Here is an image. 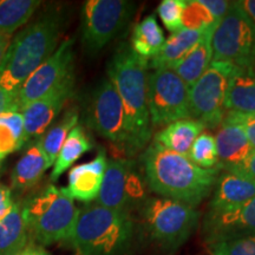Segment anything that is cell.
<instances>
[{"label":"cell","mask_w":255,"mask_h":255,"mask_svg":"<svg viewBox=\"0 0 255 255\" xmlns=\"http://www.w3.org/2000/svg\"><path fill=\"white\" fill-rule=\"evenodd\" d=\"M146 186L155 196L196 207L214 189L219 168L203 169L187 156L151 142L139 157Z\"/></svg>","instance_id":"1"},{"label":"cell","mask_w":255,"mask_h":255,"mask_svg":"<svg viewBox=\"0 0 255 255\" xmlns=\"http://www.w3.org/2000/svg\"><path fill=\"white\" fill-rule=\"evenodd\" d=\"M148 62L136 55L129 44H121L107 66V75L122 101L130 137L131 157L144 150L152 137L146 104Z\"/></svg>","instance_id":"2"},{"label":"cell","mask_w":255,"mask_h":255,"mask_svg":"<svg viewBox=\"0 0 255 255\" xmlns=\"http://www.w3.org/2000/svg\"><path fill=\"white\" fill-rule=\"evenodd\" d=\"M64 26L63 13L45 12L14 38L0 65V87L18 94L25 81L58 47Z\"/></svg>","instance_id":"3"},{"label":"cell","mask_w":255,"mask_h":255,"mask_svg":"<svg viewBox=\"0 0 255 255\" xmlns=\"http://www.w3.org/2000/svg\"><path fill=\"white\" fill-rule=\"evenodd\" d=\"M136 238L133 215L94 202L79 208L69 242L78 255H129Z\"/></svg>","instance_id":"4"},{"label":"cell","mask_w":255,"mask_h":255,"mask_svg":"<svg viewBox=\"0 0 255 255\" xmlns=\"http://www.w3.org/2000/svg\"><path fill=\"white\" fill-rule=\"evenodd\" d=\"M199 220L195 207L149 196L137 212V235L163 253H174L193 235Z\"/></svg>","instance_id":"5"},{"label":"cell","mask_w":255,"mask_h":255,"mask_svg":"<svg viewBox=\"0 0 255 255\" xmlns=\"http://www.w3.org/2000/svg\"><path fill=\"white\" fill-rule=\"evenodd\" d=\"M78 212L65 188L53 184L24 202L28 234L40 246L70 241Z\"/></svg>","instance_id":"6"},{"label":"cell","mask_w":255,"mask_h":255,"mask_svg":"<svg viewBox=\"0 0 255 255\" xmlns=\"http://www.w3.org/2000/svg\"><path fill=\"white\" fill-rule=\"evenodd\" d=\"M141 164L131 158H108L103 182L95 203L133 215L149 197Z\"/></svg>","instance_id":"7"},{"label":"cell","mask_w":255,"mask_h":255,"mask_svg":"<svg viewBox=\"0 0 255 255\" xmlns=\"http://www.w3.org/2000/svg\"><path fill=\"white\" fill-rule=\"evenodd\" d=\"M136 11L129 0H88L81 14L82 46L88 55H96L126 30Z\"/></svg>","instance_id":"8"},{"label":"cell","mask_w":255,"mask_h":255,"mask_svg":"<svg viewBox=\"0 0 255 255\" xmlns=\"http://www.w3.org/2000/svg\"><path fill=\"white\" fill-rule=\"evenodd\" d=\"M146 104L152 129L190 119L189 88L170 69L148 72Z\"/></svg>","instance_id":"9"},{"label":"cell","mask_w":255,"mask_h":255,"mask_svg":"<svg viewBox=\"0 0 255 255\" xmlns=\"http://www.w3.org/2000/svg\"><path fill=\"white\" fill-rule=\"evenodd\" d=\"M87 122L98 135L131 157L130 137L122 101L108 77L101 79L89 96Z\"/></svg>","instance_id":"10"},{"label":"cell","mask_w":255,"mask_h":255,"mask_svg":"<svg viewBox=\"0 0 255 255\" xmlns=\"http://www.w3.org/2000/svg\"><path fill=\"white\" fill-rule=\"evenodd\" d=\"M213 62L234 66L255 64V27L235 1L212 34Z\"/></svg>","instance_id":"11"},{"label":"cell","mask_w":255,"mask_h":255,"mask_svg":"<svg viewBox=\"0 0 255 255\" xmlns=\"http://www.w3.org/2000/svg\"><path fill=\"white\" fill-rule=\"evenodd\" d=\"M232 64L212 62L193 87L189 88L190 119L199 121L206 129H218L226 114L225 100Z\"/></svg>","instance_id":"12"},{"label":"cell","mask_w":255,"mask_h":255,"mask_svg":"<svg viewBox=\"0 0 255 255\" xmlns=\"http://www.w3.org/2000/svg\"><path fill=\"white\" fill-rule=\"evenodd\" d=\"M73 39L68 38L59 44L55 52L28 77L18 91L19 111L32 102L49 94L75 75Z\"/></svg>","instance_id":"13"},{"label":"cell","mask_w":255,"mask_h":255,"mask_svg":"<svg viewBox=\"0 0 255 255\" xmlns=\"http://www.w3.org/2000/svg\"><path fill=\"white\" fill-rule=\"evenodd\" d=\"M75 91V75L70 76L62 84L49 94L32 102L20 110L24 119L25 139L38 141L52 126L60 111L72 97Z\"/></svg>","instance_id":"14"},{"label":"cell","mask_w":255,"mask_h":255,"mask_svg":"<svg viewBox=\"0 0 255 255\" xmlns=\"http://www.w3.org/2000/svg\"><path fill=\"white\" fill-rule=\"evenodd\" d=\"M202 235L206 245L255 235V197L227 212H207L202 220Z\"/></svg>","instance_id":"15"},{"label":"cell","mask_w":255,"mask_h":255,"mask_svg":"<svg viewBox=\"0 0 255 255\" xmlns=\"http://www.w3.org/2000/svg\"><path fill=\"white\" fill-rule=\"evenodd\" d=\"M214 137L219 158L218 168L222 171L239 174L253 151L246 133L238 124L222 121Z\"/></svg>","instance_id":"16"},{"label":"cell","mask_w":255,"mask_h":255,"mask_svg":"<svg viewBox=\"0 0 255 255\" xmlns=\"http://www.w3.org/2000/svg\"><path fill=\"white\" fill-rule=\"evenodd\" d=\"M107 164V152L101 149L90 162L71 168L69 173V186L65 188L66 194L73 201H81L85 205L96 201L103 182Z\"/></svg>","instance_id":"17"},{"label":"cell","mask_w":255,"mask_h":255,"mask_svg":"<svg viewBox=\"0 0 255 255\" xmlns=\"http://www.w3.org/2000/svg\"><path fill=\"white\" fill-rule=\"evenodd\" d=\"M255 197V182L241 175L220 171L207 212H227Z\"/></svg>","instance_id":"18"},{"label":"cell","mask_w":255,"mask_h":255,"mask_svg":"<svg viewBox=\"0 0 255 255\" xmlns=\"http://www.w3.org/2000/svg\"><path fill=\"white\" fill-rule=\"evenodd\" d=\"M226 111L255 114V64L233 66L225 100Z\"/></svg>","instance_id":"19"},{"label":"cell","mask_w":255,"mask_h":255,"mask_svg":"<svg viewBox=\"0 0 255 255\" xmlns=\"http://www.w3.org/2000/svg\"><path fill=\"white\" fill-rule=\"evenodd\" d=\"M209 28L202 31L182 28L181 31L171 33L165 39L157 55L148 62V70L173 68L193 50V47L202 39Z\"/></svg>","instance_id":"20"},{"label":"cell","mask_w":255,"mask_h":255,"mask_svg":"<svg viewBox=\"0 0 255 255\" xmlns=\"http://www.w3.org/2000/svg\"><path fill=\"white\" fill-rule=\"evenodd\" d=\"M28 234L24 202H13L0 219V255H15L27 246Z\"/></svg>","instance_id":"21"},{"label":"cell","mask_w":255,"mask_h":255,"mask_svg":"<svg viewBox=\"0 0 255 255\" xmlns=\"http://www.w3.org/2000/svg\"><path fill=\"white\" fill-rule=\"evenodd\" d=\"M205 129L206 127L196 120H180L159 129L155 133L152 142L157 143L169 151L188 157L191 145Z\"/></svg>","instance_id":"22"},{"label":"cell","mask_w":255,"mask_h":255,"mask_svg":"<svg viewBox=\"0 0 255 255\" xmlns=\"http://www.w3.org/2000/svg\"><path fill=\"white\" fill-rule=\"evenodd\" d=\"M50 167H52V164L41 148L39 139L34 141L14 165L12 171V187L17 190L31 189L39 182Z\"/></svg>","instance_id":"23"},{"label":"cell","mask_w":255,"mask_h":255,"mask_svg":"<svg viewBox=\"0 0 255 255\" xmlns=\"http://www.w3.org/2000/svg\"><path fill=\"white\" fill-rule=\"evenodd\" d=\"M216 26L210 27L202 39L193 47V50L170 69L186 83L188 88L193 87L199 81L213 62L212 34Z\"/></svg>","instance_id":"24"},{"label":"cell","mask_w":255,"mask_h":255,"mask_svg":"<svg viewBox=\"0 0 255 255\" xmlns=\"http://www.w3.org/2000/svg\"><path fill=\"white\" fill-rule=\"evenodd\" d=\"M164 41V32L157 23L156 14H149L133 27L129 45L136 55L150 60L159 52Z\"/></svg>","instance_id":"25"},{"label":"cell","mask_w":255,"mask_h":255,"mask_svg":"<svg viewBox=\"0 0 255 255\" xmlns=\"http://www.w3.org/2000/svg\"><path fill=\"white\" fill-rule=\"evenodd\" d=\"M92 149V143L85 132L84 128L77 124L70 131L65 142L60 148L55 163L52 165L51 180L57 181L62 175L75 164V162L82 157L85 152Z\"/></svg>","instance_id":"26"},{"label":"cell","mask_w":255,"mask_h":255,"mask_svg":"<svg viewBox=\"0 0 255 255\" xmlns=\"http://www.w3.org/2000/svg\"><path fill=\"white\" fill-rule=\"evenodd\" d=\"M40 4L39 0H0V36H13Z\"/></svg>","instance_id":"27"},{"label":"cell","mask_w":255,"mask_h":255,"mask_svg":"<svg viewBox=\"0 0 255 255\" xmlns=\"http://www.w3.org/2000/svg\"><path fill=\"white\" fill-rule=\"evenodd\" d=\"M78 111L75 108H72L63 115L62 119L53 123L39 138L41 148H43L46 157L49 158L50 163L52 165L55 163L66 137L69 136L73 128L78 124Z\"/></svg>","instance_id":"28"},{"label":"cell","mask_w":255,"mask_h":255,"mask_svg":"<svg viewBox=\"0 0 255 255\" xmlns=\"http://www.w3.org/2000/svg\"><path fill=\"white\" fill-rule=\"evenodd\" d=\"M25 143L24 119L20 111L0 115V159L19 150Z\"/></svg>","instance_id":"29"},{"label":"cell","mask_w":255,"mask_h":255,"mask_svg":"<svg viewBox=\"0 0 255 255\" xmlns=\"http://www.w3.org/2000/svg\"><path fill=\"white\" fill-rule=\"evenodd\" d=\"M188 157L203 169L218 168L219 158L214 135L208 131L201 132L191 145Z\"/></svg>","instance_id":"30"},{"label":"cell","mask_w":255,"mask_h":255,"mask_svg":"<svg viewBox=\"0 0 255 255\" xmlns=\"http://www.w3.org/2000/svg\"><path fill=\"white\" fill-rule=\"evenodd\" d=\"M209 11L200 0H186L182 15V27L186 30L202 31L218 25Z\"/></svg>","instance_id":"31"},{"label":"cell","mask_w":255,"mask_h":255,"mask_svg":"<svg viewBox=\"0 0 255 255\" xmlns=\"http://www.w3.org/2000/svg\"><path fill=\"white\" fill-rule=\"evenodd\" d=\"M210 255H255V235H246L207 245Z\"/></svg>","instance_id":"32"},{"label":"cell","mask_w":255,"mask_h":255,"mask_svg":"<svg viewBox=\"0 0 255 255\" xmlns=\"http://www.w3.org/2000/svg\"><path fill=\"white\" fill-rule=\"evenodd\" d=\"M186 0H163L157 6V15L171 33L182 30V15Z\"/></svg>","instance_id":"33"},{"label":"cell","mask_w":255,"mask_h":255,"mask_svg":"<svg viewBox=\"0 0 255 255\" xmlns=\"http://www.w3.org/2000/svg\"><path fill=\"white\" fill-rule=\"evenodd\" d=\"M225 122L235 123L240 126L246 133V137L253 150H255V114H241L234 111H226Z\"/></svg>","instance_id":"34"},{"label":"cell","mask_w":255,"mask_h":255,"mask_svg":"<svg viewBox=\"0 0 255 255\" xmlns=\"http://www.w3.org/2000/svg\"><path fill=\"white\" fill-rule=\"evenodd\" d=\"M200 2L208 9L209 13L218 23L227 14L232 6V1H227V0H200Z\"/></svg>","instance_id":"35"},{"label":"cell","mask_w":255,"mask_h":255,"mask_svg":"<svg viewBox=\"0 0 255 255\" xmlns=\"http://www.w3.org/2000/svg\"><path fill=\"white\" fill-rule=\"evenodd\" d=\"M9 111H19L18 94L9 92L0 87V115Z\"/></svg>","instance_id":"36"},{"label":"cell","mask_w":255,"mask_h":255,"mask_svg":"<svg viewBox=\"0 0 255 255\" xmlns=\"http://www.w3.org/2000/svg\"><path fill=\"white\" fill-rule=\"evenodd\" d=\"M13 202L14 201L9 187L0 183V219L8 212Z\"/></svg>","instance_id":"37"},{"label":"cell","mask_w":255,"mask_h":255,"mask_svg":"<svg viewBox=\"0 0 255 255\" xmlns=\"http://www.w3.org/2000/svg\"><path fill=\"white\" fill-rule=\"evenodd\" d=\"M235 4L255 27V0H239V1H235Z\"/></svg>","instance_id":"38"},{"label":"cell","mask_w":255,"mask_h":255,"mask_svg":"<svg viewBox=\"0 0 255 255\" xmlns=\"http://www.w3.org/2000/svg\"><path fill=\"white\" fill-rule=\"evenodd\" d=\"M237 175H241V176L250 178V180L255 182V150L252 151L250 157L246 159L245 164L242 165L241 170Z\"/></svg>","instance_id":"39"},{"label":"cell","mask_w":255,"mask_h":255,"mask_svg":"<svg viewBox=\"0 0 255 255\" xmlns=\"http://www.w3.org/2000/svg\"><path fill=\"white\" fill-rule=\"evenodd\" d=\"M15 255H51L45 248L37 244H28L23 251Z\"/></svg>","instance_id":"40"},{"label":"cell","mask_w":255,"mask_h":255,"mask_svg":"<svg viewBox=\"0 0 255 255\" xmlns=\"http://www.w3.org/2000/svg\"><path fill=\"white\" fill-rule=\"evenodd\" d=\"M12 41V36H0V65L4 62L6 53Z\"/></svg>","instance_id":"41"},{"label":"cell","mask_w":255,"mask_h":255,"mask_svg":"<svg viewBox=\"0 0 255 255\" xmlns=\"http://www.w3.org/2000/svg\"><path fill=\"white\" fill-rule=\"evenodd\" d=\"M1 167H2V159H0V170H1Z\"/></svg>","instance_id":"42"}]
</instances>
